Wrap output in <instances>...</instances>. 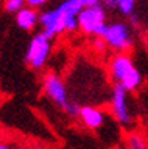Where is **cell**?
Returning <instances> with one entry per match:
<instances>
[{
    "label": "cell",
    "instance_id": "1",
    "mask_svg": "<svg viewBox=\"0 0 148 149\" xmlns=\"http://www.w3.org/2000/svg\"><path fill=\"white\" fill-rule=\"evenodd\" d=\"M41 87H43L45 95L51 100H53V103L56 106H59L67 115L79 117L80 106L77 103H74V102H70L67 86L64 84L62 78L59 77V74H56L55 71L45 72L43 78H41Z\"/></svg>",
    "mask_w": 148,
    "mask_h": 149
},
{
    "label": "cell",
    "instance_id": "2",
    "mask_svg": "<svg viewBox=\"0 0 148 149\" xmlns=\"http://www.w3.org/2000/svg\"><path fill=\"white\" fill-rule=\"evenodd\" d=\"M105 18H107V13H105V9L102 8V5L95 6V8H83L80 13L77 15L79 30L88 36L102 37L105 28H107Z\"/></svg>",
    "mask_w": 148,
    "mask_h": 149
},
{
    "label": "cell",
    "instance_id": "3",
    "mask_svg": "<svg viewBox=\"0 0 148 149\" xmlns=\"http://www.w3.org/2000/svg\"><path fill=\"white\" fill-rule=\"evenodd\" d=\"M52 40L43 33H37L30 40V45L25 52V62L33 70H41L51 56Z\"/></svg>",
    "mask_w": 148,
    "mask_h": 149
},
{
    "label": "cell",
    "instance_id": "4",
    "mask_svg": "<svg viewBox=\"0 0 148 149\" xmlns=\"http://www.w3.org/2000/svg\"><path fill=\"white\" fill-rule=\"evenodd\" d=\"M102 38L108 47L114 49L119 53H126L133 46V37L130 34V28L124 22L107 24Z\"/></svg>",
    "mask_w": 148,
    "mask_h": 149
},
{
    "label": "cell",
    "instance_id": "5",
    "mask_svg": "<svg viewBox=\"0 0 148 149\" xmlns=\"http://www.w3.org/2000/svg\"><path fill=\"white\" fill-rule=\"evenodd\" d=\"M128 90H126L120 83H114L113 86V93H111V100H110V109L113 117L119 124L123 127H129L133 121L129 105H128Z\"/></svg>",
    "mask_w": 148,
    "mask_h": 149
},
{
    "label": "cell",
    "instance_id": "6",
    "mask_svg": "<svg viewBox=\"0 0 148 149\" xmlns=\"http://www.w3.org/2000/svg\"><path fill=\"white\" fill-rule=\"evenodd\" d=\"M39 24L41 27V33L51 40L55 38L56 36L64 33V25H62V16L59 12L55 9L45 10L39 15Z\"/></svg>",
    "mask_w": 148,
    "mask_h": 149
},
{
    "label": "cell",
    "instance_id": "7",
    "mask_svg": "<svg viewBox=\"0 0 148 149\" xmlns=\"http://www.w3.org/2000/svg\"><path fill=\"white\" fill-rule=\"evenodd\" d=\"M135 68L133 61L128 53H117L108 63V74L114 83H121L123 78Z\"/></svg>",
    "mask_w": 148,
    "mask_h": 149
},
{
    "label": "cell",
    "instance_id": "8",
    "mask_svg": "<svg viewBox=\"0 0 148 149\" xmlns=\"http://www.w3.org/2000/svg\"><path fill=\"white\" fill-rule=\"evenodd\" d=\"M79 120L84 127H88L89 130H98L102 127L105 115L104 111L96 108V106H80V112H79Z\"/></svg>",
    "mask_w": 148,
    "mask_h": 149
},
{
    "label": "cell",
    "instance_id": "9",
    "mask_svg": "<svg viewBox=\"0 0 148 149\" xmlns=\"http://www.w3.org/2000/svg\"><path fill=\"white\" fill-rule=\"evenodd\" d=\"M39 15L40 13H37V10L33 8H22L15 15L16 25L24 31H31L39 24Z\"/></svg>",
    "mask_w": 148,
    "mask_h": 149
},
{
    "label": "cell",
    "instance_id": "10",
    "mask_svg": "<svg viewBox=\"0 0 148 149\" xmlns=\"http://www.w3.org/2000/svg\"><path fill=\"white\" fill-rule=\"evenodd\" d=\"M83 9V5L80 0H62V2L56 6V10L62 18L68 16H77L80 10Z\"/></svg>",
    "mask_w": 148,
    "mask_h": 149
},
{
    "label": "cell",
    "instance_id": "11",
    "mask_svg": "<svg viewBox=\"0 0 148 149\" xmlns=\"http://www.w3.org/2000/svg\"><path fill=\"white\" fill-rule=\"evenodd\" d=\"M141 83H142V75H141V72H139L136 68H133L128 75L123 78V81H121L120 84H121V86L128 90V92H133V90H136V89L141 86Z\"/></svg>",
    "mask_w": 148,
    "mask_h": 149
},
{
    "label": "cell",
    "instance_id": "12",
    "mask_svg": "<svg viewBox=\"0 0 148 149\" xmlns=\"http://www.w3.org/2000/svg\"><path fill=\"white\" fill-rule=\"evenodd\" d=\"M126 149H148V143L141 133L132 132L126 136Z\"/></svg>",
    "mask_w": 148,
    "mask_h": 149
},
{
    "label": "cell",
    "instance_id": "13",
    "mask_svg": "<svg viewBox=\"0 0 148 149\" xmlns=\"http://www.w3.org/2000/svg\"><path fill=\"white\" fill-rule=\"evenodd\" d=\"M5 12L8 13H18L22 8H25V0H5Z\"/></svg>",
    "mask_w": 148,
    "mask_h": 149
},
{
    "label": "cell",
    "instance_id": "14",
    "mask_svg": "<svg viewBox=\"0 0 148 149\" xmlns=\"http://www.w3.org/2000/svg\"><path fill=\"white\" fill-rule=\"evenodd\" d=\"M135 2H136V0H117V8H119V10L123 15L129 16V15L133 13Z\"/></svg>",
    "mask_w": 148,
    "mask_h": 149
},
{
    "label": "cell",
    "instance_id": "15",
    "mask_svg": "<svg viewBox=\"0 0 148 149\" xmlns=\"http://www.w3.org/2000/svg\"><path fill=\"white\" fill-rule=\"evenodd\" d=\"M92 47H93V50H95L96 53H102V52H105V49H107L108 46H107V43L104 41L102 37L93 36V38H92Z\"/></svg>",
    "mask_w": 148,
    "mask_h": 149
},
{
    "label": "cell",
    "instance_id": "16",
    "mask_svg": "<svg viewBox=\"0 0 148 149\" xmlns=\"http://www.w3.org/2000/svg\"><path fill=\"white\" fill-rule=\"evenodd\" d=\"M49 0H25V5L28 8H33V9H39V8H43Z\"/></svg>",
    "mask_w": 148,
    "mask_h": 149
},
{
    "label": "cell",
    "instance_id": "17",
    "mask_svg": "<svg viewBox=\"0 0 148 149\" xmlns=\"http://www.w3.org/2000/svg\"><path fill=\"white\" fill-rule=\"evenodd\" d=\"M101 5H102V8L105 9H116L117 8V0H101Z\"/></svg>",
    "mask_w": 148,
    "mask_h": 149
},
{
    "label": "cell",
    "instance_id": "18",
    "mask_svg": "<svg viewBox=\"0 0 148 149\" xmlns=\"http://www.w3.org/2000/svg\"><path fill=\"white\" fill-rule=\"evenodd\" d=\"M83 8H95L101 5V0H80Z\"/></svg>",
    "mask_w": 148,
    "mask_h": 149
},
{
    "label": "cell",
    "instance_id": "19",
    "mask_svg": "<svg viewBox=\"0 0 148 149\" xmlns=\"http://www.w3.org/2000/svg\"><path fill=\"white\" fill-rule=\"evenodd\" d=\"M129 16H130V25H132V27H138V25H139V19H138V15L133 12V13H132V15H129Z\"/></svg>",
    "mask_w": 148,
    "mask_h": 149
},
{
    "label": "cell",
    "instance_id": "20",
    "mask_svg": "<svg viewBox=\"0 0 148 149\" xmlns=\"http://www.w3.org/2000/svg\"><path fill=\"white\" fill-rule=\"evenodd\" d=\"M0 149H13L11 145H8V143H3V142H0Z\"/></svg>",
    "mask_w": 148,
    "mask_h": 149
},
{
    "label": "cell",
    "instance_id": "21",
    "mask_svg": "<svg viewBox=\"0 0 148 149\" xmlns=\"http://www.w3.org/2000/svg\"><path fill=\"white\" fill-rule=\"evenodd\" d=\"M22 149H34V148H31V146H24Z\"/></svg>",
    "mask_w": 148,
    "mask_h": 149
}]
</instances>
